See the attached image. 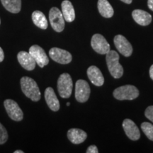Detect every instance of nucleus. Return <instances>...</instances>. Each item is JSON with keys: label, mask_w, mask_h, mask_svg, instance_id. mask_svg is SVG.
Here are the masks:
<instances>
[{"label": "nucleus", "mask_w": 153, "mask_h": 153, "mask_svg": "<svg viewBox=\"0 0 153 153\" xmlns=\"http://www.w3.org/2000/svg\"><path fill=\"white\" fill-rule=\"evenodd\" d=\"M21 89L24 95L33 101L41 99V91L36 81L29 76H23L20 80Z\"/></svg>", "instance_id": "nucleus-1"}, {"label": "nucleus", "mask_w": 153, "mask_h": 153, "mask_svg": "<svg viewBox=\"0 0 153 153\" xmlns=\"http://www.w3.org/2000/svg\"><path fill=\"white\" fill-rule=\"evenodd\" d=\"M106 64L109 72L116 79H119L123 74V68L119 63V55L115 51H110L106 53Z\"/></svg>", "instance_id": "nucleus-2"}, {"label": "nucleus", "mask_w": 153, "mask_h": 153, "mask_svg": "<svg viewBox=\"0 0 153 153\" xmlns=\"http://www.w3.org/2000/svg\"><path fill=\"white\" fill-rule=\"evenodd\" d=\"M73 82L71 76L68 73H63L57 80V90L59 94L63 99L70 97L72 92Z\"/></svg>", "instance_id": "nucleus-3"}, {"label": "nucleus", "mask_w": 153, "mask_h": 153, "mask_svg": "<svg viewBox=\"0 0 153 153\" xmlns=\"http://www.w3.org/2000/svg\"><path fill=\"white\" fill-rule=\"evenodd\" d=\"M139 96V91L135 86L125 85L114 91V97L118 100H133Z\"/></svg>", "instance_id": "nucleus-4"}, {"label": "nucleus", "mask_w": 153, "mask_h": 153, "mask_svg": "<svg viewBox=\"0 0 153 153\" xmlns=\"http://www.w3.org/2000/svg\"><path fill=\"white\" fill-rule=\"evenodd\" d=\"M49 20L53 29L56 32H62L65 28V19L62 11L57 7H53L49 11Z\"/></svg>", "instance_id": "nucleus-5"}, {"label": "nucleus", "mask_w": 153, "mask_h": 153, "mask_svg": "<svg viewBox=\"0 0 153 153\" xmlns=\"http://www.w3.org/2000/svg\"><path fill=\"white\" fill-rule=\"evenodd\" d=\"M4 106L7 114L14 121H21L24 118V113L16 101L12 99H6Z\"/></svg>", "instance_id": "nucleus-6"}, {"label": "nucleus", "mask_w": 153, "mask_h": 153, "mask_svg": "<svg viewBox=\"0 0 153 153\" xmlns=\"http://www.w3.org/2000/svg\"><path fill=\"white\" fill-rule=\"evenodd\" d=\"M91 89L89 84L85 80L79 79L75 85V98L80 103L86 102L89 98Z\"/></svg>", "instance_id": "nucleus-7"}, {"label": "nucleus", "mask_w": 153, "mask_h": 153, "mask_svg": "<svg viewBox=\"0 0 153 153\" xmlns=\"http://www.w3.org/2000/svg\"><path fill=\"white\" fill-rule=\"evenodd\" d=\"M49 55L53 61L62 65L69 64L72 60L70 53L58 48H52L49 51Z\"/></svg>", "instance_id": "nucleus-8"}, {"label": "nucleus", "mask_w": 153, "mask_h": 153, "mask_svg": "<svg viewBox=\"0 0 153 153\" xmlns=\"http://www.w3.org/2000/svg\"><path fill=\"white\" fill-rule=\"evenodd\" d=\"M91 45L99 54H106L110 51V45L104 36L101 34H94L91 38Z\"/></svg>", "instance_id": "nucleus-9"}, {"label": "nucleus", "mask_w": 153, "mask_h": 153, "mask_svg": "<svg viewBox=\"0 0 153 153\" xmlns=\"http://www.w3.org/2000/svg\"><path fill=\"white\" fill-rule=\"evenodd\" d=\"M31 56L35 60L36 64L40 68H43L49 63L48 57L45 51L41 46L38 45H33L29 48V52Z\"/></svg>", "instance_id": "nucleus-10"}, {"label": "nucleus", "mask_w": 153, "mask_h": 153, "mask_svg": "<svg viewBox=\"0 0 153 153\" xmlns=\"http://www.w3.org/2000/svg\"><path fill=\"white\" fill-rule=\"evenodd\" d=\"M115 46L120 54L125 57H129L133 53V47L126 38L122 35H117L114 37Z\"/></svg>", "instance_id": "nucleus-11"}, {"label": "nucleus", "mask_w": 153, "mask_h": 153, "mask_svg": "<svg viewBox=\"0 0 153 153\" xmlns=\"http://www.w3.org/2000/svg\"><path fill=\"white\" fill-rule=\"evenodd\" d=\"M17 59L21 66L25 70L32 71L35 69L36 62L29 53L26 51H20L17 55Z\"/></svg>", "instance_id": "nucleus-12"}, {"label": "nucleus", "mask_w": 153, "mask_h": 153, "mask_svg": "<svg viewBox=\"0 0 153 153\" xmlns=\"http://www.w3.org/2000/svg\"><path fill=\"white\" fill-rule=\"evenodd\" d=\"M123 128L126 135L132 140H137L140 137V133L138 128L132 120H124L123 122Z\"/></svg>", "instance_id": "nucleus-13"}, {"label": "nucleus", "mask_w": 153, "mask_h": 153, "mask_svg": "<svg viewBox=\"0 0 153 153\" xmlns=\"http://www.w3.org/2000/svg\"><path fill=\"white\" fill-rule=\"evenodd\" d=\"M87 75L91 83L97 87L104 85V78L101 70L96 66H90L87 70Z\"/></svg>", "instance_id": "nucleus-14"}, {"label": "nucleus", "mask_w": 153, "mask_h": 153, "mask_svg": "<svg viewBox=\"0 0 153 153\" xmlns=\"http://www.w3.org/2000/svg\"><path fill=\"white\" fill-rule=\"evenodd\" d=\"M45 99L47 105L53 111L60 109V102L52 87H48L45 91Z\"/></svg>", "instance_id": "nucleus-15"}, {"label": "nucleus", "mask_w": 153, "mask_h": 153, "mask_svg": "<svg viewBox=\"0 0 153 153\" xmlns=\"http://www.w3.org/2000/svg\"><path fill=\"white\" fill-rule=\"evenodd\" d=\"M132 16L135 22L140 26H148L152 22V16L147 11L135 9L132 12Z\"/></svg>", "instance_id": "nucleus-16"}, {"label": "nucleus", "mask_w": 153, "mask_h": 153, "mask_svg": "<svg viewBox=\"0 0 153 153\" xmlns=\"http://www.w3.org/2000/svg\"><path fill=\"white\" fill-rule=\"evenodd\" d=\"M68 137L73 144L78 145L85 142L87 135L85 131L79 128H71L68 132Z\"/></svg>", "instance_id": "nucleus-17"}, {"label": "nucleus", "mask_w": 153, "mask_h": 153, "mask_svg": "<svg viewBox=\"0 0 153 153\" xmlns=\"http://www.w3.org/2000/svg\"><path fill=\"white\" fill-rule=\"evenodd\" d=\"M62 14L65 20L68 22H72L75 19V12L72 3L68 0H64L61 4Z\"/></svg>", "instance_id": "nucleus-18"}, {"label": "nucleus", "mask_w": 153, "mask_h": 153, "mask_svg": "<svg viewBox=\"0 0 153 153\" xmlns=\"http://www.w3.org/2000/svg\"><path fill=\"white\" fill-rule=\"evenodd\" d=\"M97 7L100 14L104 18H111L114 15V9L107 0H99Z\"/></svg>", "instance_id": "nucleus-19"}, {"label": "nucleus", "mask_w": 153, "mask_h": 153, "mask_svg": "<svg viewBox=\"0 0 153 153\" xmlns=\"http://www.w3.org/2000/svg\"><path fill=\"white\" fill-rule=\"evenodd\" d=\"M32 20H33V24L38 28L41 29L45 30L47 29L48 21L45 14L41 11H35L32 14Z\"/></svg>", "instance_id": "nucleus-20"}, {"label": "nucleus", "mask_w": 153, "mask_h": 153, "mask_svg": "<svg viewBox=\"0 0 153 153\" xmlns=\"http://www.w3.org/2000/svg\"><path fill=\"white\" fill-rule=\"evenodd\" d=\"M3 7L12 14H18L22 9V0H1Z\"/></svg>", "instance_id": "nucleus-21"}, {"label": "nucleus", "mask_w": 153, "mask_h": 153, "mask_svg": "<svg viewBox=\"0 0 153 153\" xmlns=\"http://www.w3.org/2000/svg\"><path fill=\"white\" fill-rule=\"evenodd\" d=\"M141 128L148 139L153 141V125L148 122H143L141 124Z\"/></svg>", "instance_id": "nucleus-22"}, {"label": "nucleus", "mask_w": 153, "mask_h": 153, "mask_svg": "<svg viewBox=\"0 0 153 153\" xmlns=\"http://www.w3.org/2000/svg\"><path fill=\"white\" fill-rule=\"evenodd\" d=\"M9 138V135L7 129L2 124L0 123V145L6 143Z\"/></svg>", "instance_id": "nucleus-23"}, {"label": "nucleus", "mask_w": 153, "mask_h": 153, "mask_svg": "<svg viewBox=\"0 0 153 153\" xmlns=\"http://www.w3.org/2000/svg\"><path fill=\"white\" fill-rule=\"evenodd\" d=\"M145 115L147 118L153 123V106H148L145 111Z\"/></svg>", "instance_id": "nucleus-24"}, {"label": "nucleus", "mask_w": 153, "mask_h": 153, "mask_svg": "<svg viewBox=\"0 0 153 153\" xmlns=\"http://www.w3.org/2000/svg\"><path fill=\"white\" fill-rule=\"evenodd\" d=\"M99 150L96 145H91L87 150V153H98Z\"/></svg>", "instance_id": "nucleus-25"}, {"label": "nucleus", "mask_w": 153, "mask_h": 153, "mask_svg": "<svg viewBox=\"0 0 153 153\" xmlns=\"http://www.w3.org/2000/svg\"><path fill=\"white\" fill-rule=\"evenodd\" d=\"M4 59V53L2 48L0 47V62H1Z\"/></svg>", "instance_id": "nucleus-26"}, {"label": "nucleus", "mask_w": 153, "mask_h": 153, "mask_svg": "<svg viewBox=\"0 0 153 153\" xmlns=\"http://www.w3.org/2000/svg\"><path fill=\"white\" fill-rule=\"evenodd\" d=\"M148 6L149 9L153 11V0H148Z\"/></svg>", "instance_id": "nucleus-27"}, {"label": "nucleus", "mask_w": 153, "mask_h": 153, "mask_svg": "<svg viewBox=\"0 0 153 153\" xmlns=\"http://www.w3.org/2000/svg\"><path fill=\"white\" fill-rule=\"evenodd\" d=\"M150 76L151 79L153 80V65L150 67Z\"/></svg>", "instance_id": "nucleus-28"}, {"label": "nucleus", "mask_w": 153, "mask_h": 153, "mask_svg": "<svg viewBox=\"0 0 153 153\" xmlns=\"http://www.w3.org/2000/svg\"><path fill=\"white\" fill-rule=\"evenodd\" d=\"M120 1H122L124 3L128 4H129L132 3V1H133V0H120Z\"/></svg>", "instance_id": "nucleus-29"}, {"label": "nucleus", "mask_w": 153, "mask_h": 153, "mask_svg": "<svg viewBox=\"0 0 153 153\" xmlns=\"http://www.w3.org/2000/svg\"><path fill=\"white\" fill-rule=\"evenodd\" d=\"M14 153H24V151H22V150H16V151H14Z\"/></svg>", "instance_id": "nucleus-30"}, {"label": "nucleus", "mask_w": 153, "mask_h": 153, "mask_svg": "<svg viewBox=\"0 0 153 153\" xmlns=\"http://www.w3.org/2000/svg\"><path fill=\"white\" fill-rule=\"evenodd\" d=\"M70 103H69V102L67 103V106H70Z\"/></svg>", "instance_id": "nucleus-31"}, {"label": "nucleus", "mask_w": 153, "mask_h": 153, "mask_svg": "<svg viewBox=\"0 0 153 153\" xmlns=\"http://www.w3.org/2000/svg\"><path fill=\"white\" fill-rule=\"evenodd\" d=\"M0 24H1V19H0Z\"/></svg>", "instance_id": "nucleus-32"}]
</instances>
